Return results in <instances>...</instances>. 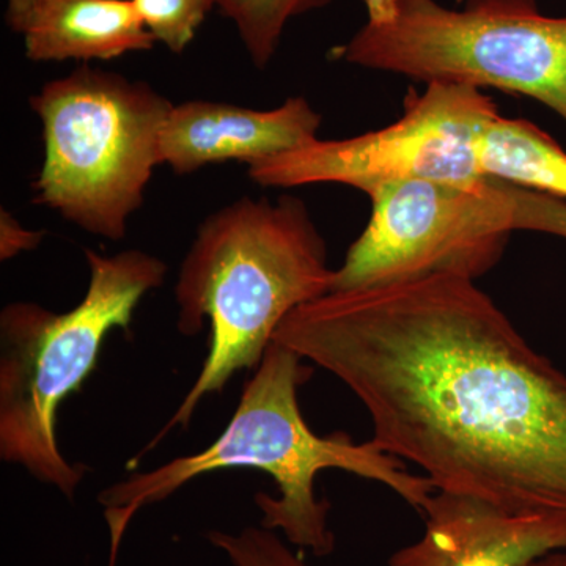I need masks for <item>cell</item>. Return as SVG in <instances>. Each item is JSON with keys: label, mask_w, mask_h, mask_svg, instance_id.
<instances>
[{"label": "cell", "mask_w": 566, "mask_h": 566, "mask_svg": "<svg viewBox=\"0 0 566 566\" xmlns=\"http://www.w3.org/2000/svg\"><path fill=\"white\" fill-rule=\"evenodd\" d=\"M476 159L485 178L566 199V151L532 122L495 115L480 134Z\"/></svg>", "instance_id": "7c38bea8"}, {"label": "cell", "mask_w": 566, "mask_h": 566, "mask_svg": "<svg viewBox=\"0 0 566 566\" xmlns=\"http://www.w3.org/2000/svg\"><path fill=\"white\" fill-rule=\"evenodd\" d=\"M367 227L334 270L331 292L390 285L423 275L482 277L501 260L510 234L502 181L390 182L368 193Z\"/></svg>", "instance_id": "ba28073f"}, {"label": "cell", "mask_w": 566, "mask_h": 566, "mask_svg": "<svg viewBox=\"0 0 566 566\" xmlns=\"http://www.w3.org/2000/svg\"><path fill=\"white\" fill-rule=\"evenodd\" d=\"M333 277L324 238L297 197H243L208 216L175 285L178 331L191 337L210 327L207 359L145 452L174 428H188L205 397L262 363L283 319L329 293Z\"/></svg>", "instance_id": "3957f363"}, {"label": "cell", "mask_w": 566, "mask_h": 566, "mask_svg": "<svg viewBox=\"0 0 566 566\" xmlns=\"http://www.w3.org/2000/svg\"><path fill=\"white\" fill-rule=\"evenodd\" d=\"M44 2L46 0H7L6 21L11 31L21 35Z\"/></svg>", "instance_id": "ac0fdd59"}, {"label": "cell", "mask_w": 566, "mask_h": 566, "mask_svg": "<svg viewBox=\"0 0 566 566\" xmlns=\"http://www.w3.org/2000/svg\"><path fill=\"white\" fill-rule=\"evenodd\" d=\"M21 35L39 63L106 62L156 43L132 0H46Z\"/></svg>", "instance_id": "8fae6325"}, {"label": "cell", "mask_w": 566, "mask_h": 566, "mask_svg": "<svg viewBox=\"0 0 566 566\" xmlns=\"http://www.w3.org/2000/svg\"><path fill=\"white\" fill-rule=\"evenodd\" d=\"M221 2V0H218V3Z\"/></svg>", "instance_id": "44dd1931"}, {"label": "cell", "mask_w": 566, "mask_h": 566, "mask_svg": "<svg viewBox=\"0 0 566 566\" xmlns=\"http://www.w3.org/2000/svg\"><path fill=\"white\" fill-rule=\"evenodd\" d=\"M46 232L44 230L28 229L22 226L11 211L0 210V260L14 259L20 253L35 251L43 243Z\"/></svg>", "instance_id": "e0dca14e"}, {"label": "cell", "mask_w": 566, "mask_h": 566, "mask_svg": "<svg viewBox=\"0 0 566 566\" xmlns=\"http://www.w3.org/2000/svg\"><path fill=\"white\" fill-rule=\"evenodd\" d=\"M513 232L553 234L566 240V199L504 181Z\"/></svg>", "instance_id": "2e32d148"}, {"label": "cell", "mask_w": 566, "mask_h": 566, "mask_svg": "<svg viewBox=\"0 0 566 566\" xmlns=\"http://www.w3.org/2000/svg\"><path fill=\"white\" fill-rule=\"evenodd\" d=\"M526 566H566V551H554Z\"/></svg>", "instance_id": "d6986e66"}, {"label": "cell", "mask_w": 566, "mask_h": 566, "mask_svg": "<svg viewBox=\"0 0 566 566\" xmlns=\"http://www.w3.org/2000/svg\"><path fill=\"white\" fill-rule=\"evenodd\" d=\"M323 117L303 96L270 111L189 99L174 104L159 139V166L186 177L227 161L253 164L318 139Z\"/></svg>", "instance_id": "30bf717a"}, {"label": "cell", "mask_w": 566, "mask_h": 566, "mask_svg": "<svg viewBox=\"0 0 566 566\" xmlns=\"http://www.w3.org/2000/svg\"><path fill=\"white\" fill-rule=\"evenodd\" d=\"M331 3L333 0H221L218 9L233 22L253 65L263 70L273 62L290 21Z\"/></svg>", "instance_id": "4fadbf2b"}, {"label": "cell", "mask_w": 566, "mask_h": 566, "mask_svg": "<svg viewBox=\"0 0 566 566\" xmlns=\"http://www.w3.org/2000/svg\"><path fill=\"white\" fill-rule=\"evenodd\" d=\"M156 43L174 54L188 50L218 0H132Z\"/></svg>", "instance_id": "5bb4252c"}, {"label": "cell", "mask_w": 566, "mask_h": 566, "mask_svg": "<svg viewBox=\"0 0 566 566\" xmlns=\"http://www.w3.org/2000/svg\"><path fill=\"white\" fill-rule=\"evenodd\" d=\"M499 114L480 88L433 82L409 91L392 125L348 139H316L273 158L249 164L248 177L263 188L290 189L335 182L371 193L390 182L433 180L476 185L485 180L476 144Z\"/></svg>", "instance_id": "52a82bcc"}, {"label": "cell", "mask_w": 566, "mask_h": 566, "mask_svg": "<svg viewBox=\"0 0 566 566\" xmlns=\"http://www.w3.org/2000/svg\"><path fill=\"white\" fill-rule=\"evenodd\" d=\"M367 21L331 50L335 62L433 84L497 88L566 122V17L536 0H364Z\"/></svg>", "instance_id": "5b68a950"}, {"label": "cell", "mask_w": 566, "mask_h": 566, "mask_svg": "<svg viewBox=\"0 0 566 566\" xmlns=\"http://www.w3.org/2000/svg\"><path fill=\"white\" fill-rule=\"evenodd\" d=\"M300 354L271 342L255 375L245 382L240 403L221 436L207 449L178 457L148 472H136L104 488L98 495L106 509L111 534H125L144 506L158 504L192 480L227 469H255L274 480L279 495L255 494L262 524L281 531L289 543L316 557L334 553L335 536L327 526L329 502L315 494V480L327 469L374 480L423 513L436 488L424 475L409 472L374 441L354 442L348 434L314 433L301 412V386L311 379Z\"/></svg>", "instance_id": "7a4b0ae2"}, {"label": "cell", "mask_w": 566, "mask_h": 566, "mask_svg": "<svg viewBox=\"0 0 566 566\" xmlns=\"http://www.w3.org/2000/svg\"><path fill=\"white\" fill-rule=\"evenodd\" d=\"M273 340L340 379L367 409L371 441L436 491L566 512V376L474 279L329 292Z\"/></svg>", "instance_id": "6da1fadb"}, {"label": "cell", "mask_w": 566, "mask_h": 566, "mask_svg": "<svg viewBox=\"0 0 566 566\" xmlns=\"http://www.w3.org/2000/svg\"><path fill=\"white\" fill-rule=\"evenodd\" d=\"M91 281L81 303L52 312L14 301L0 312V457L73 499L85 465L59 446V409L98 365L112 331H129L142 297L163 286L167 266L139 249H85Z\"/></svg>", "instance_id": "277c9868"}, {"label": "cell", "mask_w": 566, "mask_h": 566, "mask_svg": "<svg viewBox=\"0 0 566 566\" xmlns=\"http://www.w3.org/2000/svg\"><path fill=\"white\" fill-rule=\"evenodd\" d=\"M424 534L389 566H526L566 551V512L516 513L480 499L436 491Z\"/></svg>", "instance_id": "9c48e42d"}, {"label": "cell", "mask_w": 566, "mask_h": 566, "mask_svg": "<svg viewBox=\"0 0 566 566\" xmlns=\"http://www.w3.org/2000/svg\"><path fill=\"white\" fill-rule=\"evenodd\" d=\"M43 129L33 202L85 232L120 241L159 166L174 103L147 82L88 63L29 99Z\"/></svg>", "instance_id": "8992f818"}, {"label": "cell", "mask_w": 566, "mask_h": 566, "mask_svg": "<svg viewBox=\"0 0 566 566\" xmlns=\"http://www.w3.org/2000/svg\"><path fill=\"white\" fill-rule=\"evenodd\" d=\"M115 558L117 557H111V566H115Z\"/></svg>", "instance_id": "ffe728a7"}, {"label": "cell", "mask_w": 566, "mask_h": 566, "mask_svg": "<svg viewBox=\"0 0 566 566\" xmlns=\"http://www.w3.org/2000/svg\"><path fill=\"white\" fill-rule=\"evenodd\" d=\"M207 538L233 566H307L275 531L263 526L244 527L238 534L210 531Z\"/></svg>", "instance_id": "9a60e30c"}]
</instances>
